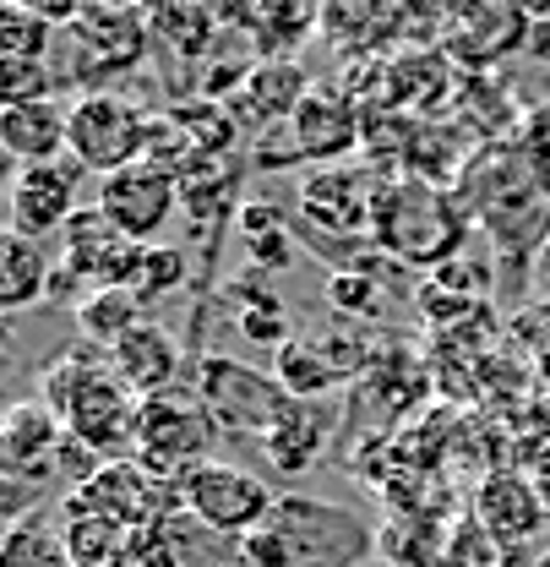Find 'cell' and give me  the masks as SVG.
<instances>
[{
	"instance_id": "20",
	"label": "cell",
	"mask_w": 550,
	"mask_h": 567,
	"mask_svg": "<svg viewBox=\"0 0 550 567\" xmlns=\"http://www.w3.org/2000/svg\"><path fill=\"white\" fill-rule=\"evenodd\" d=\"M55 284V257L17 235V229H0V311H28L33 300H44Z\"/></svg>"
},
{
	"instance_id": "10",
	"label": "cell",
	"mask_w": 550,
	"mask_h": 567,
	"mask_svg": "<svg viewBox=\"0 0 550 567\" xmlns=\"http://www.w3.org/2000/svg\"><path fill=\"white\" fill-rule=\"evenodd\" d=\"M93 208L104 213L126 240L158 246V235L169 229V218L180 208V186H175L169 169H158V164L142 158L132 169H115V175L98 181V203H93Z\"/></svg>"
},
{
	"instance_id": "9",
	"label": "cell",
	"mask_w": 550,
	"mask_h": 567,
	"mask_svg": "<svg viewBox=\"0 0 550 567\" xmlns=\"http://www.w3.org/2000/svg\"><path fill=\"white\" fill-rule=\"evenodd\" d=\"M147 246L126 240L98 208H76L66 229H61V257H55V284L50 295H66L71 284L82 289H115V284L137 279V262Z\"/></svg>"
},
{
	"instance_id": "8",
	"label": "cell",
	"mask_w": 550,
	"mask_h": 567,
	"mask_svg": "<svg viewBox=\"0 0 550 567\" xmlns=\"http://www.w3.org/2000/svg\"><path fill=\"white\" fill-rule=\"evenodd\" d=\"M66 507L104 513L126 529H153V524H169V513L180 507V486L158 481L137 458H115V464H93L66 492Z\"/></svg>"
},
{
	"instance_id": "12",
	"label": "cell",
	"mask_w": 550,
	"mask_h": 567,
	"mask_svg": "<svg viewBox=\"0 0 550 567\" xmlns=\"http://www.w3.org/2000/svg\"><path fill=\"white\" fill-rule=\"evenodd\" d=\"M6 213H11V229L28 235V240H61L71 218H76V164L61 158V164H28L11 175L6 186Z\"/></svg>"
},
{
	"instance_id": "29",
	"label": "cell",
	"mask_w": 550,
	"mask_h": 567,
	"mask_svg": "<svg viewBox=\"0 0 550 567\" xmlns=\"http://www.w3.org/2000/svg\"><path fill=\"white\" fill-rule=\"evenodd\" d=\"M186 284V257L175 251V246H147L137 262V279H132V289H137L142 306H153V300H164V295H175Z\"/></svg>"
},
{
	"instance_id": "27",
	"label": "cell",
	"mask_w": 550,
	"mask_h": 567,
	"mask_svg": "<svg viewBox=\"0 0 550 567\" xmlns=\"http://www.w3.org/2000/svg\"><path fill=\"white\" fill-rule=\"evenodd\" d=\"M55 28L39 17V6H0V61H50Z\"/></svg>"
},
{
	"instance_id": "28",
	"label": "cell",
	"mask_w": 550,
	"mask_h": 567,
	"mask_svg": "<svg viewBox=\"0 0 550 567\" xmlns=\"http://www.w3.org/2000/svg\"><path fill=\"white\" fill-rule=\"evenodd\" d=\"M61 76L50 61H0V110H17V104H44L55 99Z\"/></svg>"
},
{
	"instance_id": "30",
	"label": "cell",
	"mask_w": 550,
	"mask_h": 567,
	"mask_svg": "<svg viewBox=\"0 0 550 567\" xmlns=\"http://www.w3.org/2000/svg\"><path fill=\"white\" fill-rule=\"evenodd\" d=\"M39 481L11 458V447H6V436H0V535L11 529V524H22V518H33V502H39Z\"/></svg>"
},
{
	"instance_id": "21",
	"label": "cell",
	"mask_w": 550,
	"mask_h": 567,
	"mask_svg": "<svg viewBox=\"0 0 550 567\" xmlns=\"http://www.w3.org/2000/svg\"><path fill=\"white\" fill-rule=\"evenodd\" d=\"M147 28H153V44H164L175 61L197 66L218 50V33H224V17L207 11V6H153L147 11Z\"/></svg>"
},
{
	"instance_id": "26",
	"label": "cell",
	"mask_w": 550,
	"mask_h": 567,
	"mask_svg": "<svg viewBox=\"0 0 550 567\" xmlns=\"http://www.w3.org/2000/svg\"><path fill=\"white\" fill-rule=\"evenodd\" d=\"M0 567H71V551L61 529H50L44 518H22L0 535Z\"/></svg>"
},
{
	"instance_id": "5",
	"label": "cell",
	"mask_w": 550,
	"mask_h": 567,
	"mask_svg": "<svg viewBox=\"0 0 550 567\" xmlns=\"http://www.w3.org/2000/svg\"><path fill=\"white\" fill-rule=\"evenodd\" d=\"M212 442H218V425H212V415L203 410L197 393L169 388V393L142 399L132 458H137L142 470H153L158 481H175L180 486L197 464L212 458Z\"/></svg>"
},
{
	"instance_id": "1",
	"label": "cell",
	"mask_w": 550,
	"mask_h": 567,
	"mask_svg": "<svg viewBox=\"0 0 550 567\" xmlns=\"http://www.w3.org/2000/svg\"><path fill=\"white\" fill-rule=\"evenodd\" d=\"M39 393H44V404L61 415L66 436L82 447V453H93L98 464L132 458L142 399L115 377L110 350L71 344L66 354H55V360L44 365Z\"/></svg>"
},
{
	"instance_id": "6",
	"label": "cell",
	"mask_w": 550,
	"mask_h": 567,
	"mask_svg": "<svg viewBox=\"0 0 550 567\" xmlns=\"http://www.w3.org/2000/svg\"><path fill=\"white\" fill-rule=\"evenodd\" d=\"M191 393L203 399L218 436H251V442H262L268 425L278 421V410L289 404V393L273 382V371H257L235 354H203Z\"/></svg>"
},
{
	"instance_id": "22",
	"label": "cell",
	"mask_w": 550,
	"mask_h": 567,
	"mask_svg": "<svg viewBox=\"0 0 550 567\" xmlns=\"http://www.w3.org/2000/svg\"><path fill=\"white\" fill-rule=\"evenodd\" d=\"M147 306L137 300V289L132 284H115V289H87V295H76V322H82V339L87 344H98V350H115L142 317Z\"/></svg>"
},
{
	"instance_id": "17",
	"label": "cell",
	"mask_w": 550,
	"mask_h": 567,
	"mask_svg": "<svg viewBox=\"0 0 550 567\" xmlns=\"http://www.w3.org/2000/svg\"><path fill=\"white\" fill-rule=\"evenodd\" d=\"M110 365L115 377L137 393V399H153V393H169L175 377H180V344L164 322H137L115 350H110Z\"/></svg>"
},
{
	"instance_id": "2",
	"label": "cell",
	"mask_w": 550,
	"mask_h": 567,
	"mask_svg": "<svg viewBox=\"0 0 550 567\" xmlns=\"http://www.w3.org/2000/svg\"><path fill=\"white\" fill-rule=\"evenodd\" d=\"M382 540L371 524L328 496L283 492L273 513L240 540L246 567H360Z\"/></svg>"
},
{
	"instance_id": "13",
	"label": "cell",
	"mask_w": 550,
	"mask_h": 567,
	"mask_svg": "<svg viewBox=\"0 0 550 567\" xmlns=\"http://www.w3.org/2000/svg\"><path fill=\"white\" fill-rule=\"evenodd\" d=\"M283 137L294 147V158L300 164H339L344 153H354L360 142H365V115L354 110V99L339 93V87H311L305 93V104L294 110V121L283 126Z\"/></svg>"
},
{
	"instance_id": "19",
	"label": "cell",
	"mask_w": 550,
	"mask_h": 567,
	"mask_svg": "<svg viewBox=\"0 0 550 567\" xmlns=\"http://www.w3.org/2000/svg\"><path fill=\"white\" fill-rule=\"evenodd\" d=\"M61 540L71 551V567H137V529L104 513H82L61 502Z\"/></svg>"
},
{
	"instance_id": "23",
	"label": "cell",
	"mask_w": 550,
	"mask_h": 567,
	"mask_svg": "<svg viewBox=\"0 0 550 567\" xmlns=\"http://www.w3.org/2000/svg\"><path fill=\"white\" fill-rule=\"evenodd\" d=\"M273 382L289 399H305V404L333 399V393L344 388L339 365L328 360V350H322L316 339H289V344L273 354Z\"/></svg>"
},
{
	"instance_id": "35",
	"label": "cell",
	"mask_w": 550,
	"mask_h": 567,
	"mask_svg": "<svg viewBox=\"0 0 550 567\" xmlns=\"http://www.w3.org/2000/svg\"><path fill=\"white\" fill-rule=\"evenodd\" d=\"M540 567H550V557H540Z\"/></svg>"
},
{
	"instance_id": "3",
	"label": "cell",
	"mask_w": 550,
	"mask_h": 567,
	"mask_svg": "<svg viewBox=\"0 0 550 567\" xmlns=\"http://www.w3.org/2000/svg\"><path fill=\"white\" fill-rule=\"evenodd\" d=\"M147 44H153L147 11H137V6H82V17L55 39L50 66L61 76V87L76 82L82 93H98L115 76L137 71L147 61Z\"/></svg>"
},
{
	"instance_id": "14",
	"label": "cell",
	"mask_w": 550,
	"mask_h": 567,
	"mask_svg": "<svg viewBox=\"0 0 550 567\" xmlns=\"http://www.w3.org/2000/svg\"><path fill=\"white\" fill-rule=\"evenodd\" d=\"M333 431H339V399H316V404L289 399L257 447H262V458H268L273 475L294 481V475H305L322 458V447H328Z\"/></svg>"
},
{
	"instance_id": "15",
	"label": "cell",
	"mask_w": 550,
	"mask_h": 567,
	"mask_svg": "<svg viewBox=\"0 0 550 567\" xmlns=\"http://www.w3.org/2000/svg\"><path fill=\"white\" fill-rule=\"evenodd\" d=\"M305 93H311V76H305L300 61H257V71L229 99V110H235L240 126H257V132L273 126V132H283L294 121V110L305 104Z\"/></svg>"
},
{
	"instance_id": "7",
	"label": "cell",
	"mask_w": 550,
	"mask_h": 567,
	"mask_svg": "<svg viewBox=\"0 0 550 567\" xmlns=\"http://www.w3.org/2000/svg\"><path fill=\"white\" fill-rule=\"evenodd\" d=\"M273 502L278 492L262 475H251L229 458H207L180 481V507L203 524L207 535H229L235 546L273 513Z\"/></svg>"
},
{
	"instance_id": "32",
	"label": "cell",
	"mask_w": 550,
	"mask_h": 567,
	"mask_svg": "<svg viewBox=\"0 0 550 567\" xmlns=\"http://www.w3.org/2000/svg\"><path fill=\"white\" fill-rule=\"evenodd\" d=\"M246 257H251V268H294L300 262V240H294V229L283 224L273 235H257V240H246Z\"/></svg>"
},
{
	"instance_id": "25",
	"label": "cell",
	"mask_w": 550,
	"mask_h": 567,
	"mask_svg": "<svg viewBox=\"0 0 550 567\" xmlns=\"http://www.w3.org/2000/svg\"><path fill=\"white\" fill-rule=\"evenodd\" d=\"M180 208L191 213L197 224H212V218H224L229 213V192H235V169L224 164V158H191L186 169H180Z\"/></svg>"
},
{
	"instance_id": "16",
	"label": "cell",
	"mask_w": 550,
	"mask_h": 567,
	"mask_svg": "<svg viewBox=\"0 0 550 567\" xmlns=\"http://www.w3.org/2000/svg\"><path fill=\"white\" fill-rule=\"evenodd\" d=\"M546 513H550L546 496L535 492V481H523V475H490L480 496H475V518H480L485 540L496 551H512L529 535H540Z\"/></svg>"
},
{
	"instance_id": "4",
	"label": "cell",
	"mask_w": 550,
	"mask_h": 567,
	"mask_svg": "<svg viewBox=\"0 0 550 567\" xmlns=\"http://www.w3.org/2000/svg\"><path fill=\"white\" fill-rule=\"evenodd\" d=\"M147 121L153 115H142L115 87L76 93L66 104V158L98 181L115 169H132V164H142V147H147Z\"/></svg>"
},
{
	"instance_id": "24",
	"label": "cell",
	"mask_w": 550,
	"mask_h": 567,
	"mask_svg": "<svg viewBox=\"0 0 550 567\" xmlns=\"http://www.w3.org/2000/svg\"><path fill=\"white\" fill-rule=\"evenodd\" d=\"M235 333L246 339V344H257V350H283L289 339H294V328H289V306L278 300V295H262V289H246V284H235Z\"/></svg>"
},
{
	"instance_id": "18",
	"label": "cell",
	"mask_w": 550,
	"mask_h": 567,
	"mask_svg": "<svg viewBox=\"0 0 550 567\" xmlns=\"http://www.w3.org/2000/svg\"><path fill=\"white\" fill-rule=\"evenodd\" d=\"M0 153L28 169V164H61L66 158V104L44 99V104H17L0 110Z\"/></svg>"
},
{
	"instance_id": "11",
	"label": "cell",
	"mask_w": 550,
	"mask_h": 567,
	"mask_svg": "<svg viewBox=\"0 0 550 567\" xmlns=\"http://www.w3.org/2000/svg\"><path fill=\"white\" fill-rule=\"evenodd\" d=\"M376 197L382 186L365 175V169H349V164H322L300 181V213L333 235V240H354V235H371L376 224Z\"/></svg>"
},
{
	"instance_id": "34",
	"label": "cell",
	"mask_w": 550,
	"mask_h": 567,
	"mask_svg": "<svg viewBox=\"0 0 550 567\" xmlns=\"http://www.w3.org/2000/svg\"><path fill=\"white\" fill-rule=\"evenodd\" d=\"M529 55H535V61H550V17H535V28H529Z\"/></svg>"
},
{
	"instance_id": "33",
	"label": "cell",
	"mask_w": 550,
	"mask_h": 567,
	"mask_svg": "<svg viewBox=\"0 0 550 567\" xmlns=\"http://www.w3.org/2000/svg\"><path fill=\"white\" fill-rule=\"evenodd\" d=\"M283 224H289V218H283V208L262 203V197H251V203H240V208H235V229H240V240L273 235V229H283Z\"/></svg>"
},
{
	"instance_id": "31",
	"label": "cell",
	"mask_w": 550,
	"mask_h": 567,
	"mask_svg": "<svg viewBox=\"0 0 550 567\" xmlns=\"http://www.w3.org/2000/svg\"><path fill=\"white\" fill-rule=\"evenodd\" d=\"M328 300L344 317H376L382 311V284L371 279V274H333L328 279Z\"/></svg>"
}]
</instances>
